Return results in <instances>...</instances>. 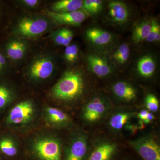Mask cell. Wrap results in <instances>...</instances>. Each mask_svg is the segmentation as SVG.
Instances as JSON below:
<instances>
[{"label": "cell", "mask_w": 160, "mask_h": 160, "mask_svg": "<svg viewBox=\"0 0 160 160\" xmlns=\"http://www.w3.org/2000/svg\"><path fill=\"white\" fill-rule=\"evenodd\" d=\"M84 87L82 76L79 72L68 70L53 87L52 93L58 99L70 101L79 97Z\"/></svg>", "instance_id": "1"}, {"label": "cell", "mask_w": 160, "mask_h": 160, "mask_svg": "<svg viewBox=\"0 0 160 160\" xmlns=\"http://www.w3.org/2000/svg\"><path fill=\"white\" fill-rule=\"evenodd\" d=\"M34 149L42 160L61 159V145L54 138H42L37 140L34 143Z\"/></svg>", "instance_id": "2"}, {"label": "cell", "mask_w": 160, "mask_h": 160, "mask_svg": "<svg viewBox=\"0 0 160 160\" xmlns=\"http://www.w3.org/2000/svg\"><path fill=\"white\" fill-rule=\"evenodd\" d=\"M130 146L145 160H160L159 146L149 137L140 138L129 142Z\"/></svg>", "instance_id": "3"}, {"label": "cell", "mask_w": 160, "mask_h": 160, "mask_svg": "<svg viewBox=\"0 0 160 160\" xmlns=\"http://www.w3.org/2000/svg\"><path fill=\"white\" fill-rule=\"evenodd\" d=\"M34 106L31 102L25 101L14 106L9 112L7 122L9 125H24L29 122L34 116Z\"/></svg>", "instance_id": "4"}, {"label": "cell", "mask_w": 160, "mask_h": 160, "mask_svg": "<svg viewBox=\"0 0 160 160\" xmlns=\"http://www.w3.org/2000/svg\"><path fill=\"white\" fill-rule=\"evenodd\" d=\"M48 26L49 23L44 19L25 18L20 21L17 29L18 34L22 36L34 37L45 32Z\"/></svg>", "instance_id": "5"}, {"label": "cell", "mask_w": 160, "mask_h": 160, "mask_svg": "<svg viewBox=\"0 0 160 160\" xmlns=\"http://www.w3.org/2000/svg\"><path fill=\"white\" fill-rule=\"evenodd\" d=\"M47 13L51 20L59 25L79 26L86 18V12L80 10L70 12H55L48 11Z\"/></svg>", "instance_id": "6"}, {"label": "cell", "mask_w": 160, "mask_h": 160, "mask_svg": "<svg viewBox=\"0 0 160 160\" xmlns=\"http://www.w3.org/2000/svg\"><path fill=\"white\" fill-rule=\"evenodd\" d=\"M54 70V64L51 60L42 58L35 61L29 70V75L35 80H44L48 78Z\"/></svg>", "instance_id": "7"}, {"label": "cell", "mask_w": 160, "mask_h": 160, "mask_svg": "<svg viewBox=\"0 0 160 160\" xmlns=\"http://www.w3.org/2000/svg\"><path fill=\"white\" fill-rule=\"evenodd\" d=\"M107 110V105L102 98H96L87 103L84 108L83 118L89 122L100 119Z\"/></svg>", "instance_id": "8"}, {"label": "cell", "mask_w": 160, "mask_h": 160, "mask_svg": "<svg viewBox=\"0 0 160 160\" xmlns=\"http://www.w3.org/2000/svg\"><path fill=\"white\" fill-rule=\"evenodd\" d=\"M109 14L115 22L122 24L126 22L129 18V12L126 4L122 2L112 1L108 5Z\"/></svg>", "instance_id": "9"}, {"label": "cell", "mask_w": 160, "mask_h": 160, "mask_svg": "<svg viewBox=\"0 0 160 160\" xmlns=\"http://www.w3.org/2000/svg\"><path fill=\"white\" fill-rule=\"evenodd\" d=\"M87 141L84 136L75 138L69 147L67 160H83L87 150Z\"/></svg>", "instance_id": "10"}, {"label": "cell", "mask_w": 160, "mask_h": 160, "mask_svg": "<svg viewBox=\"0 0 160 160\" xmlns=\"http://www.w3.org/2000/svg\"><path fill=\"white\" fill-rule=\"evenodd\" d=\"M87 61L91 71L96 75L104 77L111 73V67L102 58L96 55H89Z\"/></svg>", "instance_id": "11"}, {"label": "cell", "mask_w": 160, "mask_h": 160, "mask_svg": "<svg viewBox=\"0 0 160 160\" xmlns=\"http://www.w3.org/2000/svg\"><path fill=\"white\" fill-rule=\"evenodd\" d=\"M112 90L116 96L123 101H132L137 97V91L134 87L123 81L116 83L112 87Z\"/></svg>", "instance_id": "12"}, {"label": "cell", "mask_w": 160, "mask_h": 160, "mask_svg": "<svg viewBox=\"0 0 160 160\" xmlns=\"http://www.w3.org/2000/svg\"><path fill=\"white\" fill-rule=\"evenodd\" d=\"M86 35L88 40L97 46H104L108 44L112 39V36L110 32L98 28L87 29Z\"/></svg>", "instance_id": "13"}, {"label": "cell", "mask_w": 160, "mask_h": 160, "mask_svg": "<svg viewBox=\"0 0 160 160\" xmlns=\"http://www.w3.org/2000/svg\"><path fill=\"white\" fill-rule=\"evenodd\" d=\"M116 149V146L113 143H102L96 147L88 160H110Z\"/></svg>", "instance_id": "14"}, {"label": "cell", "mask_w": 160, "mask_h": 160, "mask_svg": "<svg viewBox=\"0 0 160 160\" xmlns=\"http://www.w3.org/2000/svg\"><path fill=\"white\" fill-rule=\"evenodd\" d=\"M82 0H61L53 3L52 12H70L78 11L82 8Z\"/></svg>", "instance_id": "15"}, {"label": "cell", "mask_w": 160, "mask_h": 160, "mask_svg": "<svg viewBox=\"0 0 160 160\" xmlns=\"http://www.w3.org/2000/svg\"><path fill=\"white\" fill-rule=\"evenodd\" d=\"M155 70V62L150 56H145L138 61V72L143 77H151L154 74Z\"/></svg>", "instance_id": "16"}, {"label": "cell", "mask_w": 160, "mask_h": 160, "mask_svg": "<svg viewBox=\"0 0 160 160\" xmlns=\"http://www.w3.org/2000/svg\"><path fill=\"white\" fill-rule=\"evenodd\" d=\"M26 47L22 42L14 40L9 42L6 47L7 55L12 60L21 59L24 57Z\"/></svg>", "instance_id": "17"}, {"label": "cell", "mask_w": 160, "mask_h": 160, "mask_svg": "<svg viewBox=\"0 0 160 160\" xmlns=\"http://www.w3.org/2000/svg\"><path fill=\"white\" fill-rule=\"evenodd\" d=\"M46 112L48 121L54 125H62L69 122L68 116L64 112L57 108L48 107L46 108Z\"/></svg>", "instance_id": "18"}, {"label": "cell", "mask_w": 160, "mask_h": 160, "mask_svg": "<svg viewBox=\"0 0 160 160\" xmlns=\"http://www.w3.org/2000/svg\"><path fill=\"white\" fill-rule=\"evenodd\" d=\"M151 22L149 21L142 22L135 27L132 33V39L136 43L146 40L151 30Z\"/></svg>", "instance_id": "19"}, {"label": "cell", "mask_w": 160, "mask_h": 160, "mask_svg": "<svg viewBox=\"0 0 160 160\" xmlns=\"http://www.w3.org/2000/svg\"><path fill=\"white\" fill-rule=\"evenodd\" d=\"M131 115L128 112H119L112 116L109 121V125L114 130H120L128 122Z\"/></svg>", "instance_id": "20"}, {"label": "cell", "mask_w": 160, "mask_h": 160, "mask_svg": "<svg viewBox=\"0 0 160 160\" xmlns=\"http://www.w3.org/2000/svg\"><path fill=\"white\" fill-rule=\"evenodd\" d=\"M103 6V2L101 0H85L83 1L82 8L85 12L94 15L98 13Z\"/></svg>", "instance_id": "21"}, {"label": "cell", "mask_w": 160, "mask_h": 160, "mask_svg": "<svg viewBox=\"0 0 160 160\" xmlns=\"http://www.w3.org/2000/svg\"><path fill=\"white\" fill-rule=\"evenodd\" d=\"M0 150L6 155L14 156L17 153V149L14 142L10 139L5 138L0 141Z\"/></svg>", "instance_id": "22"}, {"label": "cell", "mask_w": 160, "mask_h": 160, "mask_svg": "<svg viewBox=\"0 0 160 160\" xmlns=\"http://www.w3.org/2000/svg\"><path fill=\"white\" fill-rule=\"evenodd\" d=\"M130 53V49L127 44H122L113 54V58L118 63L123 64L127 62Z\"/></svg>", "instance_id": "23"}, {"label": "cell", "mask_w": 160, "mask_h": 160, "mask_svg": "<svg viewBox=\"0 0 160 160\" xmlns=\"http://www.w3.org/2000/svg\"><path fill=\"white\" fill-rule=\"evenodd\" d=\"M12 99L11 90L6 86L0 85V109L7 106Z\"/></svg>", "instance_id": "24"}, {"label": "cell", "mask_w": 160, "mask_h": 160, "mask_svg": "<svg viewBox=\"0 0 160 160\" xmlns=\"http://www.w3.org/2000/svg\"><path fill=\"white\" fill-rule=\"evenodd\" d=\"M151 28L149 36L146 41L149 42L156 41L159 42L160 40V26L158 23L155 19L152 20Z\"/></svg>", "instance_id": "25"}, {"label": "cell", "mask_w": 160, "mask_h": 160, "mask_svg": "<svg viewBox=\"0 0 160 160\" xmlns=\"http://www.w3.org/2000/svg\"><path fill=\"white\" fill-rule=\"evenodd\" d=\"M145 103L146 108L150 111L155 112L159 109L158 100L154 94L150 93L147 95L145 98Z\"/></svg>", "instance_id": "26"}, {"label": "cell", "mask_w": 160, "mask_h": 160, "mask_svg": "<svg viewBox=\"0 0 160 160\" xmlns=\"http://www.w3.org/2000/svg\"><path fill=\"white\" fill-rule=\"evenodd\" d=\"M78 48L75 44L66 46L65 50V58L67 62H73L78 58Z\"/></svg>", "instance_id": "27"}, {"label": "cell", "mask_w": 160, "mask_h": 160, "mask_svg": "<svg viewBox=\"0 0 160 160\" xmlns=\"http://www.w3.org/2000/svg\"><path fill=\"white\" fill-rule=\"evenodd\" d=\"M66 30V29H59L55 32L53 37V40L57 45L63 46L65 40Z\"/></svg>", "instance_id": "28"}, {"label": "cell", "mask_w": 160, "mask_h": 160, "mask_svg": "<svg viewBox=\"0 0 160 160\" xmlns=\"http://www.w3.org/2000/svg\"><path fill=\"white\" fill-rule=\"evenodd\" d=\"M73 33L71 30L69 29H66V35H65V40H64V43L63 46H67L69 45L70 42L73 39Z\"/></svg>", "instance_id": "29"}, {"label": "cell", "mask_w": 160, "mask_h": 160, "mask_svg": "<svg viewBox=\"0 0 160 160\" xmlns=\"http://www.w3.org/2000/svg\"><path fill=\"white\" fill-rule=\"evenodd\" d=\"M23 2L29 7H34L36 6L38 3V0H24Z\"/></svg>", "instance_id": "30"}, {"label": "cell", "mask_w": 160, "mask_h": 160, "mask_svg": "<svg viewBox=\"0 0 160 160\" xmlns=\"http://www.w3.org/2000/svg\"><path fill=\"white\" fill-rule=\"evenodd\" d=\"M149 112L146 110H142L138 114V117L139 118L140 120L144 121L146 120V117L148 114Z\"/></svg>", "instance_id": "31"}, {"label": "cell", "mask_w": 160, "mask_h": 160, "mask_svg": "<svg viewBox=\"0 0 160 160\" xmlns=\"http://www.w3.org/2000/svg\"><path fill=\"white\" fill-rule=\"evenodd\" d=\"M6 64V59L2 53L0 52V70L4 68Z\"/></svg>", "instance_id": "32"}, {"label": "cell", "mask_w": 160, "mask_h": 160, "mask_svg": "<svg viewBox=\"0 0 160 160\" xmlns=\"http://www.w3.org/2000/svg\"><path fill=\"white\" fill-rule=\"evenodd\" d=\"M154 115L151 112H149L148 114H147V117H146V120L144 121V123H146V124H148V123H150L152 121L154 120Z\"/></svg>", "instance_id": "33"}, {"label": "cell", "mask_w": 160, "mask_h": 160, "mask_svg": "<svg viewBox=\"0 0 160 160\" xmlns=\"http://www.w3.org/2000/svg\"><path fill=\"white\" fill-rule=\"evenodd\" d=\"M0 160H1V159H0Z\"/></svg>", "instance_id": "34"}]
</instances>
